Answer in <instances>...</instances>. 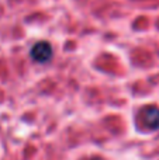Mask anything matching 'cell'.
Wrapping results in <instances>:
<instances>
[{"label": "cell", "instance_id": "obj_1", "mask_svg": "<svg viewBox=\"0 0 159 160\" xmlns=\"http://www.w3.org/2000/svg\"><path fill=\"white\" fill-rule=\"evenodd\" d=\"M52 47H51L49 42L47 41H38L33 45L30 51L31 58L34 59L38 63H45V62H49L51 58H52Z\"/></svg>", "mask_w": 159, "mask_h": 160}, {"label": "cell", "instance_id": "obj_2", "mask_svg": "<svg viewBox=\"0 0 159 160\" xmlns=\"http://www.w3.org/2000/svg\"><path fill=\"white\" fill-rule=\"evenodd\" d=\"M141 118H142L144 124L149 128V129H159V108L149 105V107L144 108L141 112Z\"/></svg>", "mask_w": 159, "mask_h": 160}]
</instances>
